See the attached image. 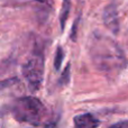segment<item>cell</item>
Here are the masks:
<instances>
[{
	"label": "cell",
	"mask_w": 128,
	"mask_h": 128,
	"mask_svg": "<svg viewBox=\"0 0 128 128\" xmlns=\"http://www.w3.org/2000/svg\"><path fill=\"white\" fill-rule=\"evenodd\" d=\"M89 53L96 68L106 75H117L126 65L120 47L111 38L100 34L91 38Z\"/></svg>",
	"instance_id": "1"
},
{
	"label": "cell",
	"mask_w": 128,
	"mask_h": 128,
	"mask_svg": "<svg viewBox=\"0 0 128 128\" xmlns=\"http://www.w3.org/2000/svg\"><path fill=\"white\" fill-rule=\"evenodd\" d=\"M45 112L46 109L44 104L35 97L18 98L11 107V114L16 120L34 126L40 124Z\"/></svg>",
	"instance_id": "2"
},
{
	"label": "cell",
	"mask_w": 128,
	"mask_h": 128,
	"mask_svg": "<svg viewBox=\"0 0 128 128\" xmlns=\"http://www.w3.org/2000/svg\"><path fill=\"white\" fill-rule=\"evenodd\" d=\"M22 72L30 90H38L44 76V55L40 50L33 52L26 63L22 65Z\"/></svg>",
	"instance_id": "3"
},
{
	"label": "cell",
	"mask_w": 128,
	"mask_h": 128,
	"mask_svg": "<svg viewBox=\"0 0 128 128\" xmlns=\"http://www.w3.org/2000/svg\"><path fill=\"white\" fill-rule=\"evenodd\" d=\"M104 26L110 29L114 34L119 32V19H118V11L115 4H110L106 7L104 11Z\"/></svg>",
	"instance_id": "4"
},
{
	"label": "cell",
	"mask_w": 128,
	"mask_h": 128,
	"mask_svg": "<svg viewBox=\"0 0 128 128\" xmlns=\"http://www.w3.org/2000/svg\"><path fill=\"white\" fill-rule=\"evenodd\" d=\"M73 122H74L75 128H97L100 125L99 119H97L90 112L75 116Z\"/></svg>",
	"instance_id": "5"
},
{
	"label": "cell",
	"mask_w": 128,
	"mask_h": 128,
	"mask_svg": "<svg viewBox=\"0 0 128 128\" xmlns=\"http://www.w3.org/2000/svg\"><path fill=\"white\" fill-rule=\"evenodd\" d=\"M70 9H71V1L70 0H63L62 4V10H61V15H60V22H61V28L64 29L65 22L68 20V14H70Z\"/></svg>",
	"instance_id": "6"
},
{
	"label": "cell",
	"mask_w": 128,
	"mask_h": 128,
	"mask_svg": "<svg viewBox=\"0 0 128 128\" xmlns=\"http://www.w3.org/2000/svg\"><path fill=\"white\" fill-rule=\"evenodd\" d=\"M63 58H64V52L62 47H58L56 50V54H55V58H54V68L55 70H60L61 65L63 62Z\"/></svg>",
	"instance_id": "7"
},
{
	"label": "cell",
	"mask_w": 128,
	"mask_h": 128,
	"mask_svg": "<svg viewBox=\"0 0 128 128\" xmlns=\"http://www.w3.org/2000/svg\"><path fill=\"white\" fill-rule=\"evenodd\" d=\"M109 128H128V120H124V122H119L117 124L112 125Z\"/></svg>",
	"instance_id": "8"
},
{
	"label": "cell",
	"mask_w": 128,
	"mask_h": 128,
	"mask_svg": "<svg viewBox=\"0 0 128 128\" xmlns=\"http://www.w3.org/2000/svg\"><path fill=\"white\" fill-rule=\"evenodd\" d=\"M125 40H126V44H127V47H128V34H127V36H125Z\"/></svg>",
	"instance_id": "9"
},
{
	"label": "cell",
	"mask_w": 128,
	"mask_h": 128,
	"mask_svg": "<svg viewBox=\"0 0 128 128\" xmlns=\"http://www.w3.org/2000/svg\"><path fill=\"white\" fill-rule=\"evenodd\" d=\"M36 1H40V2H46L47 0H36Z\"/></svg>",
	"instance_id": "10"
}]
</instances>
